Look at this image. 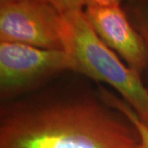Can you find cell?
<instances>
[{"label":"cell","instance_id":"cell-1","mask_svg":"<svg viewBox=\"0 0 148 148\" xmlns=\"http://www.w3.org/2000/svg\"><path fill=\"white\" fill-rule=\"evenodd\" d=\"M136 127L101 96L21 102L2 109L0 148H138Z\"/></svg>","mask_w":148,"mask_h":148},{"label":"cell","instance_id":"cell-2","mask_svg":"<svg viewBox=\"0 0 148 148\" xmlns=\"http://www.w3.org/2000/svg\"><path fill=\"white\" fill-rule=\"evenodd\" d=\"M61 19L63 50L73 71L110 85L148 126V87L141 74L123 63L96 34L84 11V0H53Z\"/></svg>","mask_w":148,"mask_h":148},{"label":"cell","instance_id":"cell-3","mask_svg":"<svg viewBox=\"0 0 148 148\" xmlns=\"http://www.w3.org/2000/svg\"><path fill=\"white\" fill-rule=\"evenodd\" d=\"M0 42L63 50L60 14L53 0H1Z\"/></svg>","mask_w":148,"mask_h":148},{"label":"cell","instance_id":"cell-4","mask_svg":"<svg viewBox=\"0 0 148 148\" xmlns=\"http://www.w3.org/2000/svg\"><path fill=\"white\" fill-rule=\"evenodd\" d=\"M73 71L64 50L44 49L20 43L0 42V91L10 97L50 76Z\"/></svg>","mask_w":148,"mask_h":148},{"label":"cell","instance_id":"cell-5","mask_svg":"<svg viewBox=\"0 0 148 148\" xmlns=\"http://www.w3.org/2000/svg\"><path fill=\"white\" fill-rule=\"evenodd\" d=\"M88 21L103 42L129 68L141 74L148 69L147 50L127 13L118 0H84Z\"/></svg>","mask_w":148,"mask_h":148},{"label":"cell","instance_id":"cell-6","mask_svg":"<svg viewBox=\"0 0 148 148\" xmlns=\"http://www.w3.org/2000/svg\"><path fill=\"white\" fill-rule=\"evenodd\" d=\"M101 98L110 105L112 107L121 112L123 115L127 117L130 122L136 127L138 134V148H148V126L146 125L139 118L135 111L129 106L123 99L119 98L118 96L112 94L110 91L105 88L101 87Z\"/></svg>","mask_w":148,"mask_h":148},{"label":"cell","instance_id":"cell-7","mask_svg":"<svg viewBox=\"0 0 148 148\" xmlns=\"http://www.w3.org/2000/svg\"><path fill=\"white\" fill-rule=\"evenodd\" d=\"M132 24L141 36L148 59V0L129 2Z\"/></svg>","mask_w":148,"mask_h":148}]
</instances>
